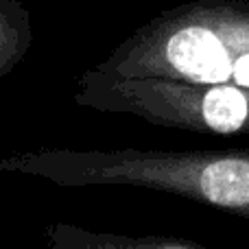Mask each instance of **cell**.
Instances as JSON below:
<instances>
[{
  "instance_id": "obj_1",
  "label": "cell",
  "mask_w": 249,
  "mask_h": 249,
  "mask_svg": "<svg viewBox=\"0 0 249 249\" xmlns=\"http://www.w3.org/2000/svg\"><path fill=\"white\" fill-rule=\"evenodd\" d=\"M168 59L179 72L199 83H221L234 74L223 44L201 26H190L173 35L168 42Z\"/></svg>"
},
{
  "instance_id": "obj_2",
  "label": "cell",
  "mask_w": 249,
  "mask_h": 249,
  "mask_svg": "<svg viewBox=\"0 0 249 249\" xmlns=\"http://www.w3.org/2000/svg\"><path fill=\"white\" fill-rule=\"evenodd\" d=\"M201 193L208 201L238 208L249 203V162L219 160L203 168Z\"/></svg>"
},
{
  "instance_id": "obj_3",
  "label": "cell",
  "mask_w": 249,
  "mask_h": 249,
  "mask_svg": "<svg viewBox=\"0 0 249 249\" xmlns=\"http://www.w3.org/2000/svg\"><path fill=\"white\" fill-rule=\"evenodd\" d=\"M203 118L221 133L236 131L247 118L245 96L234 88H216L203 99Z\"/></svg>"
},
{
  "instance_id": "obj_4",
  "label": "cell",
  "mask_w": 249,
  "mask_h": 249,
  "mask_svg": "<svg viewBox=\"0 0 249 249\" xmlns=\"http://www.w3.org/2000/svg\"><path fill=\"white\" fill-rule=\"evenodd\" d=\"M234 77L241 86H247L249 88V55L241 57V59L234 64Z\"/></svg>"
},
{
  "instance_id": "obj_5",
  "label": "cell",
  "mask_w": 249,
  "mask_h": 249,
  "mask_svg": "<svg viewBox=\"0 0 249 249\" xmlns=\"http://www.w3.org/2000/svg\"><path fill=\"white\" fill-rule=\"evenodd\" d=\"M166 249H184V247H166Z\"/></svg>"
}]
</instances>
